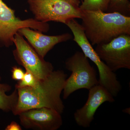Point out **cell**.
<instances>
[{
  "instance_id": "cell-14",
  "label": "cell",
  "mask_w": 130,
  "mask_h": 130,
  "mask_svg": "<svg viewBox=\"0 0 130 130\" xmlns=\"http://www.w3.org/2000/svg\"><path fill=\"white\" fill-rule=\"evenodd\" d=\"M109 0H83L79 7L81 10L106 11Z\"/></svg>"
},
{
  "instance_id": "cell-1",
  "label": "cell",
  "mask_w": 130,
  "mask_h": 130,
  "mask_svg": "<svg viewBox=\"0 0 130 130\" xmlns=\"http://www.w3.org/2000/svg\"><path fill=\"white\" fill-rule=\"evenodd\" d=\"M67 78V74L64 71H54L46 78L39 79L32 87L16 88L18 100L12 112L19 115L29 109L46 107L61 114L65 107L61 94Z\"/></svg>"
},
{
  "instance_id": "cell-6",
  "label": "cell",
  "mask_w": 130,
  "mask_h": 130,
  "mask_svg": "<svg viewBox=\"0 0 130 130\" xmlns=\"http://www.w3.org/2000/svg\"><path fill=\"white\" fill-rule=\"evenodd\" d=\"M29 28L47 32L48 24L36 19L22 20L16 17L14 11L0 0V46L8 47L13 43L14 35L21 28Z\"/></svg>"
},
{
  "instance_id": "cell-8",
  "label": "cell",
  "mask_w": 130,
  "mask_h": 130,
  "mask_svg": "<svg viewBox=\"0 0 130 130\" xmlns=\"http://www.w3.org/2000/svg\"><path fill=\"white\" fill-rule=\"evenodd\" d=\"M95 50L113 72L123 68L130 70V35H120L107 43L96 45Z\"/></svg>"
},
{
  "instance_id": "cell-18",
  "label": "cell",
  "mask_w": 130,
  "mask_h": 130,
  "mask_svg": "<svg viewBox=\"0 0 130 130\" xmlns=\"http://www.w3.org/2000/svg\"><path fill=\"white\" fill-rule=\"evenodd\" d=\"M81 1H83V0H81Z\"/></svg>"
},
{
  "instance_id": "cell-16",
  "label": "cell",
  "mask_w": 130,
  "mask_h": 130,
  "mask_svg": "<svg viewBox=\"0 0 130 130\" xmlns=\"http://www.w3.org/2000/svg\"><path fill=\"white\" fill-rule=\"evenodd\" d=\"M11 72L12 79L18 81L23 79L25 73L22 68L16 66L12 67Z\"/></svg>"
},
{
  "instance_id": "cell-7",
  "label": "cell",
  "mask_w": 130,
  "mask_h": 130,
  "mask_svg": "<svg viewBox=\"0 0 130 130\" xmlns=\"http://www.w3.org/2000/svg\"><path fill=\"white\" fill-rule=\"evenodd\" d=\"M13 43L16 47L13 55L16 61L38 79H44L53 71L52 64L44 60L19 32L14 35Z\"/></svg>"
},
{
  "instance_id": "cell-13",
  "label": "cell",
  "mask_w": 130,
  "mask_h": 130,
  "mask_svg": "<svg viewBox=\"0 0 130 130\" xmlns=\"http://www.w3.org/2000/svg\"><path fill=\"white\" fill-rule=\"evenodd\" d=\"M106 12H118L130 16V2L129 0H109Z\"/></svg>"
},
{
  "instance_id": "cell-2",
  "label": "cell",
  "mask_w": 130,
  "mask_h": 130,
  "mask_svg": "<svg viewBox=\"0 0 130 130\" xmlns=\"http://www.w3.org/2000/svg\"><path fill=\"white\" fill-rule=\"evenodd\" d=\"M81 19L85 34L92 45L107 43L120 35H130V16L81 10Z\"/></svg>"
},
{
  "instance_id": "cell-4",
  "label": "cell",
  "mask_w": 130,
  "mask_h": 130,
  "mask_svg": "<svg viewBox=\"0 0 130 130\" xmlns=\"http://www.w3.org/2000/svg\"><path fill=\"white\" fill-rule=\"evenodd\" d=\"M30 9L38 21L66 24L72 19H81L79 0H28Z\"/></svg>"
},
{
  "instance_id": "cell-12",
  "label": "cell",
  "mask_w": 130,
  "mask_h": 130,
  "mask_svg": "<svg viewBox=\"0 0 130 130\" xmlns=\"http://www.w3.org/2000/svg\"><path fill=\"white\" fill-rule=\"evenodd\" d=\"M1 79L0 76V82ZM11 89V86L9 84L0 83V109L3 111H12L18 103V94L17 89L15 88L11 94L7 95L6 94Z\"/></svg>"
},
{
  "instance_id": "cell-9",
  "label": "cell",
  "mask_w": 130,
  "mask_h": 130,
  "mask_svg": "<svg viewBox=\"0 0 130 130\" xmlns=\"http://www.w3.org/2000/svg\"><path fill=\"white\" fill-rule=\"evenodd\" d=\"M19 116L21 125L26 129L57 130L63 124L61 114L48 108L29 109Z\"/></svg>"
},
{
  "instance_id": "cell-5",
  "label": "cell",
  "mask_w": 130,
  "mask_h": 130,
  "mask_svg": "<svg viewBox=\"0 0 130 130\" xmlns=\"http://www.w3.org/2000/svg\"><path fill=\"white\" fill-rule=\"evenodd\" d=\"M65 66L72 73L65 82L63 90L64 100L76 90L81 89L89 90L99 84L96 71L83 52L77 51L68 58Z\"/></svg>"
},
{
  "instance_id": "cell-3",
  "label": "cell",
  "mask_w": 130,
  "mask_h": 130,
  "mask_svg": "<svg viewBox=\"0 0 130 130\" xmlns=\"http://www.w3.org/2000/svg\"><path fill=\"white\" fill-rule=\"evenodd\" d=\"M66 24L73 34V41L80 47L86 58L97 67L99 72V84L106 89L113 97H116L122 89L116 74L100 59L86 37L81 24L75 19L70 20Z\"/></svg>"
},
{
  "instance_id": "cell-17",
  "label": "cell",
  "mask_w": 130,
  "mask_h": 130,
  "mask_svg": "<svg viewBox=\"0 0 130 130\" xmlns=\"http://www.w3.org/2000/svg\"><path fill=\"white\" fill-rule=\"evenodd\" d=\"M5 130H21V126L15 121H12L5 128Z\"/></svg>"
},
{
  "instance_id": "cell-19",
  "label": "cell",
  "mask_w": 130,
  "mask_h": 130,
  "mask_svg": "<svg viewBox=\"0 0 130 130\" xmlns=\"http://www.w3.org/2000/svg\"><path fill=\"white\" fill-rule=\"evenodd\" d=\"M129 1H130V0H129Z\"/></svg>"
},
{
  "instance_id": "cell-11",
  "label": "cell",
  "mask_w": 130,
  "mask_h": 130,
  "mask_svg": "<svg viewBox=\"0 0 130 130\" xmlns=\"http://www.w3.org/2000/svg\"><path fill=\"white\" fill-rule=\"evenodd\" d=\"M39 31L32 30L29 28H21L18 31L27 39L31 46L43 58H44L49 51L56 44L67 41L72 38V36L69 33L50 36L43 35Z\"/></svg>"
},
{
  "instance_id": "cell-15",
  "label": "cell",
  "mask_w": 130,
  "mask_h": 130,
  "mask_svg": "<svg viewBox=\"0 0 130 130\" xmlns=\"http://www.w3.org/2000/svg\"><path fill=\"white\" fill-rule=\"evenodd\" d=\"M39 79H38L35 75L28 70H25V73L23 79L19 81L15 85V88H25L32 87L37 83Z\"/></svg>"
},
{
  "instance_id": "cell-10",
  "label": "cell",
  "mask_w": 130,
  "mask_h": 130,
  "mask_svg": "<svg viewBox=\"0 0 130 130\" xmlns=\"http://www.w3.org/2000/svg\"><path fill=\"white\" fill-rule=\"evenodd\" d=\"M88 100L83 106L77 109L74 118L79 126L89 128L93 121L95 114L102 104L106 102H113L114 97L106 89L98 84L89 90Z\"/></svg>"
}]
</instances>
